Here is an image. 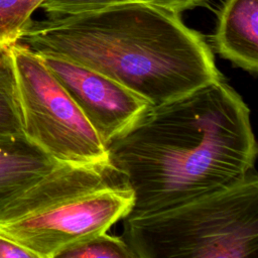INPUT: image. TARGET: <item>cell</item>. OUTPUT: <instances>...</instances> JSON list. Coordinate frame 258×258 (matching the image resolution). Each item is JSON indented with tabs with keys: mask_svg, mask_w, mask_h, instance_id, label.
<instances>
[{
	"mask_svg": "<svg viewBox=\"0 0 258 258\" xmlns=\"http://www.w3.org/2000/svg\"><path fill=\"white\" fill-rule=\"evenodd\" d=\"M107 150L133 190L131 217L239 180L253 170L257 144L247 104L222 78L150 106Z\"/></svg>",
	"mask_w": 258,
	"mask_h": 258,
	"instance_id": "1",
	"label": "cell"
},
{
	"mask_svg": "<svg viewBox=\"0 0 258 258\" xmlns=\"http://www.w3.org/2000/svg\"><path fill=\"white\" fill-rule=\"evenodd\" d=\"M17 42L93 69L151 106L224 78L201 32L180 14L143 3L31 19Z\"/></svg>",
	"mask_w": 258,
	"mask_h": 258,
	"instance_id": "2",
	"label": "cell"
},
{
	"mask_svg": "<svg viewBox=\"0 0 258 258\" xmlns=\"http://www.w3.org/2000/svg\"><path fill=\"white\" fill-rule=\"evenodd\" d=\"M132 188L110 163H58L0 211V234L35 258L107 232L125 218Z\"/></svg>",
	"mask_w": 258,
	"mask_h": 258,
	"instance_id": "3",
	"label": "cell"
},
{
	"mask_svg": "<svg viewBox=\"0 0 258 258\" xmlns=\"http://www.w3.org/2000/svg\"><path fill=\"white\" fill-rule=\"evenodd\" d=\"M135 258H256L258 177L239 180L170 208L123 218Z\"/></svg>",
	"mask_w": 258,
	"mask_h": 258,
	"instance_id": "4",
	"label": "cell"
},
{
	"mask_svg": "<svg viewBox=\"0 0 258 258\" xmlns=\"http://www.w3.org/2000/svg\"><path fill=\"white\" fill-rule=\"evenodd\" d=\"M24 135L59 163L109 162L102 140L40 55L10 46Z\"/></svg>",
	"mask_w": 258,
	"mask_h": 258,
	"instance_id": "5",
	"label": "cell"
},
{
	"mask_svg": "<svg viewBox=\"0 0 258 258\" xmlns=\"http://www.w3.org/2000/svg\"><path fill=\"white\" fill-rule=\"evenodd\" d=\"M38 54L106 145L151 106L141 96L93 69L61 56Z\"/></svg>",
	"mask_w": 258,
	"mask_h": 258,
	"instance_id": "6",
	"label": "cell"
},
{
	"mask_svg": "<svg viewBox=\"0 0 258 258\" xmlns=\"http://www.w3.org/2000/svg\"><path fill=\"white\" fill-rule=\"evenodd\" d=\"M216 51L236 67L258 69V0H226L213 35Z\"/></svg>",
	"mask_w": 258,
	"mask_h": 258,
	"instance_id": "7",
	"label": "cell"
},
{
	"mask_svg": "<svg viewBox=\"0 0 258 258\" xmlns=\"http://www.w3.org/2000/svg\"><path fill=\"white\" fill-rule=\"evenodd\" d=\"M58 163L24 133L0 136V211Z\"/></svg>",
	"mask_w": 258,
	"mask_h": 258,
	"instance_id": "8",
	"label": "cell"
},
{
	"mask_svg": "<svg viewBox=\"0 0 258 258\" xmlns=\"http://www.w3.org/2000/svg\"><path fill=\"white\" fill-rule=\"evenodd\" d=\"M210 0H44L41 8L47 16L89 11L119 3H143L180 14L183 11L205 6Z\"/></svg>",
	"mask_w": 258,
	"mask_h": 258,
	"instance_id": "9",
	"label": "cell"
},
{
	"mask_svg": "<svg viewBox=\"0 0 258 258\" xmlns=\"http://www.w3.org/2000/svg\"><path fill=\"white\" fill-rule=\"evenodd\" d=\"M56 258H135V255L123 237L102 232L66 248Z\"/></svg>",
	"mask_w": 258,
	"mask_h": 258,
	"instance_id": "10",
	"label": "cell"
},
{
	"mask_svg": "<svg viewBox=\"0 0 258 258\" xmlns=\"http://www.w3.org/2000/svg\"><path fill=\"white\" fill-rule=\"evenodd\" d=\"M23 133L13 60L0 69V136Z\"/></svg>",
	"mask_w": 258,
	"mask_h": 258,
	"instance_id": "11",
	"label": "cell"
},
{
	"mask_svg": "<svg viewBox=\"0 0 258 258\" xmlns=\"http://www.w3.org/2000/svg\"><path fill=\"white\" fill-rule=\"evenodd\" d=\"M44 0H0V46L18 41L33 12Z\"/></svg>",
	"mask_w": 258,
	"mask_h": 258,
	"instance_id": "12",
	"label": "cell"
},
{
	"mask_svg": "<svg viewBox=\"0 0 258 258\" xmlns=\"http://www.w3.org/2000/svg\"><path fill=\"white\" fill-rule=\"evenodd\" d=\"M0 258H35L34 255L10 240L9 238L0 234Z\"/></svg>",
	"mask_w": 258,
	"mask_h": 258,
	"instance_id": "13",
	"label": "cell"
},
{
	"mask_svg": "<svg viewBox=\"0 0 258 258\" xmlns=\"http://www.w3.org/2000/svg\"><path fill=\"white\" fill-rule=\"evenodd\" d=\"M10 46H0V69L12 61Z\"/></svg>",
	"mask_w": 258,
	"mask_h": 258,
	"instance_id": "14",
	"label": "cell"
}]
</instances>
